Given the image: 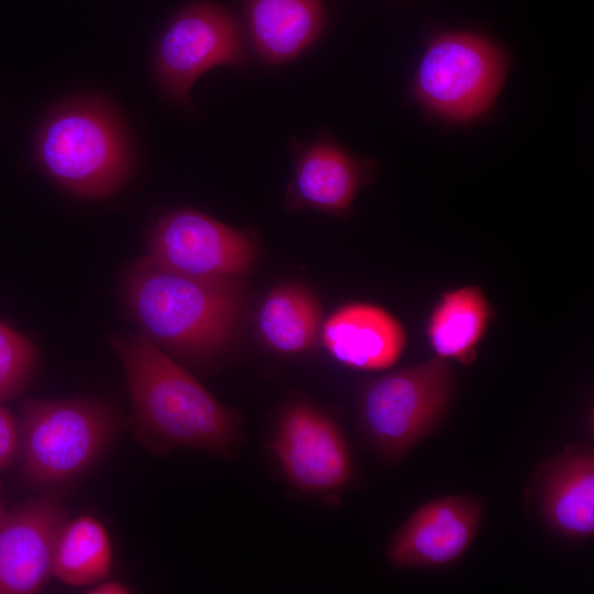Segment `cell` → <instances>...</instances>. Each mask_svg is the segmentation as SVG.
I'll list each match as a JSON object with an SVG mask.
<instances>
[{"label":"cell","instance_id":"obj_1","mask_svg":"<svg viewBox=\"0 0 594 594\" xmlns=\"http://www.w3.org/2000/svg\"><path fill=\"white\" fill-rule=\"evenodd\" d=\"M110 343L124 370L132 431L145 449L160 457L195 449L231 458L240 435L234 413L143 334Z\"/></svg>","mask_w":594,"mask_h":594},{"label":"cell","instance_id":"obj_4","mask_svg":"<svg viewBox=\"0 0 594 594\" xmlns=\"http://www.w3.org/2000/svg\"><path fill=\"white\" fill-rule=\"evenodd\" d=\"M120 425L118 414L98 400L26 399L20 429L25 480L50 486L75 479L99 460Z\"/></svg>","mask_w":594,"mask_h":594},{"label":"cell","instance_id":"obj_16","mask_svg":"<svg viewBox=\"0 0 594 594\" xmlns=\"http://www.w3.org/2000/svg\"><path fill=\"white\" fill-rule=\"evenodd\" d=\"M493 317L494 310L480 287L468 285L446 292L428 320L429 343L437 356L470 365Z\"/></svg>","mask_w":594,"mask_h":594},{"label":"cell","instance_id":"obj_5","mask_svg":"<svg viewBox=\"0 0 594 594\" xmlns=\"http://www.w3.org/2000/svg\"><path fill=\"white\" fill-rule=\"evenodd\" d=\"M503 52L470 32H446L427 46L414 94L435 116L452 123L472 121L493 106L506 76Z\"/></svg>","mask_w":594,"mask_h":594},{"label":"cell","instance_id":"obj_19","mask_svg":"<svg viewBox=\"0 0 594 594\" xmlns=\"http://www.w3.org/2000/svg\"><path fill=\"white\" fill-rule=\"evenodd\" d=\"M37 364L33 343L0 322V402L20 394Z\"/></svg>","mask_w":594,"mask_h":594},{"label":"cell","instance_id":"obj_13","mask_svg":"<svg viewBox=\"0 0 594 594\" xmlns=\"http://www.w3.org/2000/svg\"><path fill=\"white\" fill-rule=\"evenodd\" d=\"M320 339L330 356L360 371L393 366L406 346V331L388 311L352 302L334 310L322 323Z\"/></svg>","mask_w":594,"mask_h":594},{"label":"cell","instance_id":"obj_15","mask_svg":"<svg viewBox=\"0 0 594 594\" xmlns=\"http://www.w3.org/2000/svg\"><path fill=\"white\" fill-rule=\"evenodd\" d=\"M541 508L552 529L572 539L594 532V459L574 451L558 458L541 487Z\"/></svg>","mask_w":594,"mask_h":594},{"label":"cell","instance_id":"obj_9","mask_svg":"<svg viewBox=\"0 0 594 594\" xmlns=\"http://www.w3.org/2000/svg\"><path fill=\"white\" fill-rule=\"evenodd\" d=\"M271 448L286 477L302 492L334 491L351 477V455L340 428L308 404L284 410Z\"/></svg>","mask_w":594,"mask_h":594},{"label":"cell","instance_id":"obj_20","mask_svg":"<svg viewBox=\"0 0 594 594\" xmlns=\"http://www.w3.org/2000/svg\"><path fill=\"white\" fill-rule=\"evenodd\" d=\"M20 452V429L12 413L0 404V470L9 466Z\"/></svg>","mask_w":594,"mask_h":594},{"label":"cell","instance_id":"obj_11","mask_svg":"<svg viewBox=\"0 0 594 594\" xmlns=\"http://www.w3.org/2000/svg\"><path fill=\"white\" fill-rule=\"evenodd\" d=\"M481 518V504L472 497L454 495L430 501L393 537L388 558L399 568L448 565L471 546Z\"/></svg>","mask_w":594,"mask_h":594},{"label":"cell","instance_id":"obj_2","mask_svg":"<svg viewBox=\"0 0 594 594\" xmlns=\"http://www.w3.org/2000/svg\"><path fill=\"white\" fill-rule=\"evenodd\" d=\"M123 292L140 333L172 358L191 363L226 348L244 297L239 278L177 273L147 255L131 265Z\"/></svg>","mask_w":594,"mask_h":594},{"label":"cell","instance_id":"obj_18","mask_svg":"<svg viewBox=\"0 0 594 594\" xmlns=\"http://www.w3.org/2000/svg\"><path fill=\"white\" fill-rule=\"evenodd\" d=\"M112 552L103 525L91 516L67 520L57 538L53 576L72 586L94 585L107 579Z\"/></svg>","mask_w":594,"mask_h":594},{"label":"cell","instance_id":"obj_21","mask_svg":"<svg viewBox=\"0 0 594 594\" xmlns=\"http://www.w3.org/2000/svg\"><path fill=\"white\" fill-rule=\"evenodd\" d=\"M130 588L124 584L116 581L98 582L89 588L87 593L91 594H127Z\"/></svg>","mask_w":594,"mask_h":594},{"label":"cell","instance_id":"obj_22","mask_svg":"<svg viewBox=\"0 0 594 594\" xmlns=\"http://www.w3.org/2000/svg\"><path fill=\"white\" fill-rule=\"evenodd\" d=\"M6 515H7V513L4 512V507H3L2 502L0 499V524L3 521Z\"/></svg>","mask_w":594,"mask_h":594},{"label":"cell","instance_id":"obj_17","mask_svg":"<svg viewBox=\"0 0 594 594\" xmlns=\"http://www.w3.org/2000/svg\"><path fill=\"white\" fill-rule=\"evenodd\" d=\"M322 311L311 290L298 283L272 289L257 312V329L275 352L297 354L312 349L320 339Z\"/></svg>","mask_w":594,"mask_h":594},{"label":"cell","instance_id":"obj_14","mask_svg":"<svg viewBox=\"0 0 594 594\" xmlns=\"http://www.w3.org/2000/svg\"><path fill=\"white\" fill-rule=\"evenodd\" d=\"M244 11L254 51L271 66L298 57L326 24L323 0H245Z\"/></svg>","mask_w":594,"mask_h":594},{"label":"cell","instance_id":"obj_8","mask_svg":"<svg viewBox=\"0 0 594 594\" xmlns=\"http://www.w3.org/2000/svg\"><path fill=\"white\" fill-rule=\"evenodd\" d=\"M147 256L167 270L211 278H238L255 261L244 232L200 211L182 208L161 216L146 237Z\"/></svg>","mask_w":594,"mask_h":594},{"label":"cell","instance_id":"obj_12","mask_svg":"<svg viewBox=\"0 0 594 594\" xmlns=\"http://www.w3.org/2000/svg\"><path fill=\"white\" fill-rule=\"evenodd\" d=\"M294 172L287 190L289 209H314L342 216L366 183L370 163L351 154L331 136L294 145Z\"/></svg>","mask_w":594,"mask_h":594},{"label":"cell","instance_id":"obj_7","mask_svg":"<svg viewBox=\"0 0 594 594\" xmlns=\"http://www.w3.org/2000/svg\"><path fill=\"white\" fill-rule=\"evenodd\" d=\"M246 63V50L230 12L212 2H195L182 9L161 35L154 74L163 95L185 106L204 73L218 66L244 68Z\"/></svg>","mask_w":594,"mask_h":594},{"label":"cell","instance_id":"obj_3","mask_svg":"<svg viewBox=\"0 0 594 594\" xmlns=\"http://www.w3.org/2000/svg\"><path fill=\"white\" fill-rule=\"evenodd\" d=\"M34 152L51 179L89 199L118 191L134 166L124 121L108 99L95 94L54 107L37 130Z\"/></svg>","mask_w":594,"mask_h":594},{"label":"cell","instance_id":"obj_10","mask_svg":"<svg viewBox=\"0 0 594 594\" xmlns=\"http://www.w3.org/2000/svg\"><path fill=\"white\" fill-rule=\"evenodd\" d=\"M67 514L54 498H33L0 524V594L40 592L53 575L57 538Z\"/></svg>","mask_w":594,"mask_h":594},{"label":"cell","instance_id":"obj_6","mask_svg":"<svg viewBox=\"0 0 594 594\" xmlns=\"http://www.w3.org/2000/svg\"><path fill=\"white\" fill-rule=\"evenodd\" d=\"M452 391V370L439 356L380 377L360 400L362 431L378 451L398 457L440 421Z\"/></svg>","mask_w":594,"mask_h":594}]
</instances>
